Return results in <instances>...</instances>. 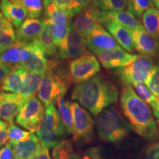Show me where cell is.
<instances>
[{"label": "cell", "instance_id": "6da1fadb", "mask_svg": "<svg viewBox=\"0 0 159 159\" xmlns=\"http://www.w3.org/2000/svg\"><path fill=\"white\" fill-rule=\"evenodd\" d=\"M119 91L112 82L102 75H96L73 89L71 99L77 100L94 116L118 101Z\"/></svg>", "mask_w": 159, "mask_h": 159}, {"label": "cell", "instance_id": "7a4b0ae2", "mask_svg": "<svg viewBox=\"0 0 159 159\" xmlns=\"http://www.w3.org/2000/svg\"><path fill=\"white\" fill-rule=\"evenodd\" d=\"M120 105L131 128L137 134L148 140L158 139V127L152 111L132 86L124 87L120 97Z\"/></svg>", "mask_w": 159, "mask_h": 159}, {"label": "cell", "instance_id": "3957f363", "mask_svg": "<svg viewBox=\"0 0 159 159\" xmlns=\"http://www.w3.org/2000/svg\"><path fill=\"white\" fill-rule=\"evenodd\" d=\"M71 82L70 73H67L60 66V62L55 60L49 61L48 70L38 91L40 101L46 108L55 105L58 98L64 97Z\"/></svg>", "mask_w": 159, "mask_h": 159}, {"label": "cell", "instance_id": "277c9868", "mask_svg": "<svg viewBox=\"0 0 159 159\" xmlns=\"http://www.w3.org/2000/svg\"><path fill=\"white\" fill-rule=\"evenodd\" d=\"M131 127L116 106L105 108L97 118L99 138L105 142L118 143L128 136Z\"/></svg>", "mask_w": 159, "mask_h": 159}, {"label": "cell", "instance_id": "5b68a950", "mask_svg": "<svg viewBox=\"0 0 159 159\" xmlns=\"http://www.w3.org/2000/svg\"><path fill=\"white\" fill-rule=\"evenodd\" d=\"M66 128L63 125L58 111L54 105L47 107L44 116L41 127L36 135L41 144L47 149L55 148L60 143L61 137L65 134Z\"/></svg>", "mask_w": 159, "mask_h": 159}, {"label": "cell", "instance_id": "8992f818", "mask_svg": "<svg viewBox=\"0 0 159 159\" xmlns=\"http://www.w3.org/2000/svg\"><path fill=\"white\" fill-rule=\"evenodd\" d=\"M154 66L152 58L139 55L130 64L115 69L114 74L125 86H132L137 83H144Z\"/></svg>", "mask_w": 159, "mask_h": 159}, {"label": "cell", "instance_id": "52a82bcc", "mask_svg": "<svg viewBox=\"0 0 159 159\" xmlns=\"http://www.w3.org/2000/svg\"><path fill=\"white\" fill-rule=\"evenodd\" d=\"M44 105L35 96L25 103L16 117L17 124L31 133H36L44 116Z\"/></svg>", "mask_w": 159, "mask_h": 159}, {"label": "cell", "instance_id": "ba28073f", "mask_svg": "<svg viewBox=\"0 0 159 159\" xmlns=\"http://www.w3.org/2000/svg\"><path fill=\"white\" fill-rule=\"evenodd\" d=\"M99 71L100 66L97 57L89 52L72 61L69 65V73L73 83L76 84L93 78Z\"/></svg>", "mask_w": 159, "mask_h": 159}, {"label": "cell", "instance_id": "9c48e42d", "mask_svg": "<svg viewBox=\"0 0 159 159\" xmlns=\"http://www.w3.org/2000/svg\"><path fill=\"white\" fill-rule=\"evenodd\" d=\"M51 20L53 36L57 47V57L63 59L66 49V39L71 16L68 11L57 8L48 17Z\"/></svg>", "mask_w": 159, "mask_h": 159}, {"label": "cell", "instance_id": "30bf717a", "mask_svg": "<svg viewBox=\"0 0 159 159\" xmlns=\"http://www.w3.org/2000/svg\"><path fill=\"white\" fill-rule=\"evenodd\" d=\"M71 108L73 118V139L75 142H90L94 126L91 115L77 102L71 103Z\"/></svg>", "mask_w": 159, "mask_h": 159}, {"label": "cell", "instance_id": "8fae6325", "mask_svg": "<svg viewBox=\"0 0 159 159\" xmlns=\"http://www.w3.org/2000/svg\"><path fill=\"white\" fill-rule=\"evenodd\" d=\"M134 48L139 54L150 58H159V41L145 30L141 25L130 30Z\"/></svg>", "mask_w": 159, "mask_h": 159}, {"label": "cell", "instance_id": "7c38bea8", "mask_svg": "<svg viewBox=\"0 0 159 159\" xmlns=\"http://www.w3.org/2000/svg\"><path fill=\"white\" fill-rule=\"evenodd\" d=\"M28 100L21 94L0 91V119L13 124L15 117Z\"/></svg>", "mask_w": 159, "mask_h": 159}, {"label": "cell", "instance_id": "4fadbf2b", "mask_svg": "<svg viewBox=\"0 0 159 159\" xmlns=\"http://www.w3.org/2000/svg\"><path fill=\"white\" fill-rule=\"evenodd\" d=\"M99 11L97 7L91 4L83 8L71 19L73 27L80 35L86 38L99 25Z\"/></svg>", "mask_w": 159, "mask_h": 159}, {"label": "cell", "instance_id": "5bb4252c", "mask_svg": "<svg viewBox=\"0 0 159 159\" xmlns=\"http://www.w3.org/2000/svg\"><path fill=\"white\" fill-rule=\"evenodd\" d=\"M99 62L106 69H119L136 61L139 55L125 51L122 47L102 51L97 54Z\"/></svg>", "mask_w": 159, "mask_h": 159}, {"label": "cell", "instance_id": "9a60e30c", "mask_svg": "<svg viewBox=\"0 0 159 159\" xmlns=\"http://www.w3.org/2000/svg\"><path fill=\"white\" fill-rule=\"evenodd\" d=\"M85 39L87 47L91 52L96 55L102 51L120 47L114 37L101 25L97 26Z\"/></svg>", "mask_w": 159, "mask_h": 159}, {"label": "cell", "instance_id": "2e32d148", "mask_svg": "<svg viewBox=\"0 0 159 159\" xmlns=\"http://www.w3.org/2000/svg\"><path fill=\"white\" fill-rule=\"evenodd\" d=\"M30 47V56L21 66L28 72L45 75L48 70L49 61L46 57V52L39 39L31 41Z\"/></svg>", "mask_w": 159, "mask_h": 159}, {"label": "cell", "instance_id": "e0dca14e", "mask_svg": "<svg viewBox=\"0 0 159 159\" xmlns=\"http://www.w3.org/2000/svg\"><path fill=\"white\" fill-rule=\"evenodd\" d=\"M30 55V42L21 43L16 41V42L2 52L0 55V62L15 66L22 64L29 58Z\"/></svg>", "mask_w": 159, "mask_h": 159}, {"label": "cell", "instance_id": "ac0fdd59", "mask_svg": "<svg viewBox=\"0 0 159 159\" xmlns=\"http://www.w3.org/2000/svg\"><path fill=\"white\" fill-rule=\"evenodd\" d=\"M28 71L21 65L13 67L9 75L5 77L0 85L2 91L20 94L27 85Z\"/></svg>", "mask_w": 159, "mask_h": 159}, {"label": "cell", "instance_id": "d6986e66", "mask_svg": "<svg viewBox=\"0 0 159 159\" xmlns=\"http://www.w3.org/2000/svg\"><path fill=\"white\" fill-rule=\"evenodd\" d=\"M87 49L86 39L80 35L69 22V33L66 39V49L63 59H77L84 55Z\"/></svg>", "mask_w": 159, "mask_h": 159}, {"label": "cell", "instance_id": "ffe728a7", "mask_svg": "<svg viewBox=\"0 0 159 159\" xmlns=\"http://www.w3.org/2000/svg\"><path fill=\"white\" fill-rule=\"evenodd\" d=\"M99 22L105 26L108 23H117L132 30L141 25L139 21L128 11H100Z\"/></svg>", "mask_w": 159, "mask_h": 159}, {"label": "cell", "instance_id": "44dd1931", "mask_svg": "<svg viewBox=\"0 0 159 159\" xmlns=\"http://www.w3.org/2000/svg\"><path fill=\"white\" fill-rule=\"evenodd\" d=\"M11 143L13 145L16 159H32L39 153L43 147L41 141L33 133L27 140Z\"/></svg>", "mask_w": 159, "mask_h": 159}, {"label": "cell", "instance_id": "7402d4cb", "mask_svg": "<svg viewBox=\"0 0 159 159\" xmlns=\"http://www.w3.org/2000/svg\"><path fill=\"white\" fill-rule=\"evenodd\" d=\"M43 19H26L16 31L17 41L30 43L38 39L43 28Z\"/></svg>", "mask_w": 159, "mask_h": 159}, {"label": "cell", "instance_id": "603a6c76", "mask_svg": "<svg viewBox=\"0 0 159 159\" xmlns=\"http://www.w3.org/2000/svg\"><path fill=\"white\" fill-rule=\"evenodd\" d=\"M0 9L6 19L17 29L19 28L27 16L25 7L11 0H2Z\"/></svg>", "mask_w": 159, "mask_h": 159}, {"label": "cell", "instance_id": "cb8c5ba5", "mask_svg": "<svg viewBox=\"0 0 159 159\" xmlns=\"http://www.w3.org/2000/svg\"><path fill=\"white\" fill-rule=\"evenodd\" d=\"M105 27L120 47L129 52H134L135 48L130 29L114 22L107 24Z\"/></svg>", "mask_w": 159, "mask_h": 159}, {"label": "cell", "instance_id": "d4e9b609", "mask_svg": "<svg viewBox=\"0 0 159 159\" xmlns=\"http://www.w3.org/2000/svg\"><path fill=\"white\" fill-rule=\"evenodd\" d=\"M43 28L39 35V40L44 49L46 54L49 56H54L57 54V47L53 36L51 20L47 17H43Z\"/></svg>", "mask_w": 159, "mask_h": 159}, {"label": "cell", "instance_id": "484cf974", "mask_svg": "<svg viewBox=\"0 0 159 159\" xmlns=\"http://www.w3.org/2000/svg\"><path fill=\"white\" fill-rule=\"evenodd\" d=\"M142 26L149 34L159 41V10L151 7L142 16Z\"/></svg>", "mask_w": 159, "mask_h": 159}, {"label": "cell", "instance_id": "4316f807", "mask_svg": "<svg viewBox=\"0 0 159 159\" xmlns=\"http://www.w3.org/2000/svg\"><path fill=\"white\" fill-rule=\"evenodd\" d=\"M58 113L64 125L66 130L69 134H73V118L71 112V102L66 100L63 97H60L57 101Z\"/></svg>", "mask_w": 159, "mask_h": 159}, {"label": "cell", "instance_id": "83f0119b", "mask_svg": "<svg viewBox=\"0 0 159 159\" xmlns=\"http://www.w3.org/2000/svg\"><path fill=\"white\" fill-rule=\"evenodd\" d=\"M43 76H44V75L29 72L27 85L20 94L28 99L34 97L35 93L39 91Z\"/></svg>", "mask_w": 159, "mask_h": 159}, {"label": "cell", "instance_id": "f1b7e54d", "mask_svg": "<svg viewBox=\"0 0 159 159\" xmlns=\"http://www.w3.org/2000/svg\"><path fill=\"white\" fill-rule=\"evenodd\" d=\"M128 0H93L92 5L102 11H124Z\"/></svg>", "mask_w": 159, "mask_h": 159}, {"label": "cell", "instance_id": "f546056e", "mask_svg": "<svg viewBox=\"0 0 159 159\" xmlns=\"http://www.w3.org/2000/svg\"><path fill=\"white\" fill-rule=\"evenodd\" d=\"M25 7L30 19H38L43 11L42 0H11Z\"/></svg>", "mask_w": 159, "mask_h": 159}, {"label": "cell", "instance_id": "4dcf8cb0", "mask_svg": "<svg viewBox=\"0 0 159 159\" xmlns=\"http://www.w3.org/2000/svg\"><path fill=\"white\" fill-rule=\"evenodd\" d=\"M152 0H128V11L139 19L151 7H153Z\"/></svg>", "mask_w": 159, "mask_h": 159}, {"label": "cell", "instance_id": "1f68e13d", "mask_svg": "<svg viewBox=\"0 0 159 159\" xmlns=\"http://www.w3.org/2000/svg\"><path fill=\"white\" fill-rule=\"evenodd\" d=\"M136 94L139 95L141 99H143L145 102L148 103L152 107V109L156 108L157 105V97L151 92L148 87L145 85V83H137L134 85Z\"/></svg>", "mask_w": 159, "mask_h": 159}, {"label": "cell", "instance_id": "d6a6232c", "mask_svg": "<svg viewBox=\"0 0 159 159\" xmlns=\"http://www.w3.org/2000/svg\"><path fill=\"white\" fill-rule=\"evenodd\" d=\"M8 140L10 142L16 143L27 140L30 138L32 133L24 130L14 124H10L7 129Z\"/></svg>", "mask_w": 159, "mask_h": 159}, {"label": "cell", "instance_id": "836d02e7", "mask_svg": "<svg viewBox=\"0 0 159 159\" xmlns=\"http://www.w3.org/2000/svg\"><path fill=\"white\" fill-rule=\"evenodd\" d=\"M72 144L69 141H62L53 149V159H71L72 156Z\"/></svg>", "mask_w": 159, "mask_h": 159}, {"label": "cell", "instance_id": "e575fe53", "mask_svg": "<svg viewBox=\"0 0 159 159\" xmlns=\"http://www.w3.org/2000/svg\"><path fill=\"white\" fill-rule=\"evenodd\" d=\"M16 35L11 23L0 30V47L7 48L16 42Z\"/></svg>", "mask_w": 159, "mask_h": 159}, {"label": "cell", "instance_id": "d590c367", "mask_svg": "<svg viewBox=\"0 0 159 159\" xmlns=\"http://www.w3.org/2000/svg\"><path fill=\"white\" fill-rule=\"evenodd\" d=\"M145 85L156 97H159V66L156 65L149 74Z\"/></svg>", "mask_w": 159, "mask_h": 159}, {"label": "cell", "instance_id": "8d00e7d4", "mask_svg": "<svg viewBox=\"0 0 159 159\" xmlns=\"http://www.w3.org/2000/svg\"><path fill=\"white\" fill-rule=\"evenodd\" d=\"M93 0H73L70 7L67 11L70 13L71 18L80 13L83 8L91 5Z\"/></svg>", "mask_w": 159, "mask_h": 159}, {"label": "cell", "instance_id": "74e56055", "mask_svg": "<svg viewBox=\"0 0 159 159\" xmlns=\"http://www.w3.org/2000/svg\"><path fill=\"white\" fill-rule=\"evenodd\" d=\"M145 154L147 159H159V142L149 145Z\"/></svg>", "mask_w": 159, "mask_h": 159}, {"label": "cell", "instance_id": "f35d334b", "mask_svg": "<svg viewBox=\"0 0 159 159\" xmlns=\"http://www.w3.org/2000/svg\"><path fill=\"white\" fill-rule=\"evenodd\" d=\"M0 159H16L13 145L10 142L0 150Z\"/></svg>", "mask_w": 159, "mask_h": 159}, {"label": "cell", "instance_id": "ab89813d", "mask_svg": "<svg viewBox=\"0 0 159 159\" xmlns=\"http://www.w3.org/2000/svg\"><path fill=\"white\" fill-rule=\"evenodd\" d=\"M7 129H8L7 123L0 119V148L3 145L7 144V141H8Z\"/></svg>", "mask_w": 159, "mask_h": 159}, {"label": "cell", "instance_id": "60d3db41", "mask_svg": "<svg viewBox=\"0 0 159 159\" xmlns=\"http://www.w3.org/2000/svg\"><path fill=\"white\" fill-rule=\"evenodd\" d=\"M83 159H106L101 154L98 148H92L85 152Z\"/></svg>", "mask_w": 159, "mask_h": 159}, {"label": "cell", "instance_id": "b9f144b4", "mask_svg": "<svg viewBox=\"0 0 159 159\" xmlns=\"http://www.w3.org/2000/svg\"><path fill=\"white\" fill-rule=\"evenodd\" d=\"M13 66L0 62V85L3 82L5 77L9 75Z\"/></svg>", "mask_w": 159, "mask_h": 159}, {"label": "cell", "instance_id": "7bdbcfd3", "mask_svg": "<svg viewBox=\"0 0 159 159\" xmlns=\"http://www.w3.org/2000/svg\"><path fill=\"white\" fill-rule=\"evenodd\" d=\"M57 7L63 11H67L72 3L73 0H53Z\"/></svg>", "mask_w": 159, "mask_h": 159}, {"label": "cell", "instance_id": "ee69618b", "mask_svg": "<svg viewBox=\"0 0 159 159\" xmlns=\"http://www.w3.org/2000/svg\"><path fill=\"white\" fill-rule=\"evenodd\" d=\"M32 159H52L49 156V150L43 145L42 149L35 157Z\"/></svg>", "mask_w": 159, "mask_h": 159}, {"label": "cell", "instance_id": "f6af8a7d", "mask_svg": "<svg viewBox=\"0 0 159 159\" xmlns=\"http://www.w3.org/2000/svg\"><path fill=\"white\" fill-rule=\"evenodd\" d=\"M11 22L5 17L2 13H0V30L5 27L8 24Z\"/></svg>", "mask_w": 159, "mask_h": 159}, {"label": "cell", "instance_id": "bcb514c9", "mask_svg": "<svg viewBox=\"0 0 159 159\" xmlns=\"http://www.w3.org/2000/svg\"><path fill=\"white\" fill-rule=\"evenodd\" d=\"M157 99H158V101H157V105H156V108L152 109V111H153L154 116H156L157 119H159V97H157Z\"/></svg>", "mask_w": 159, "mask_h": 159}, {"label": "cell", "instance_id": "7dc6e473", "mask_svg": "<svg viewBox=\"0 0 159 159\" xmlns=\"http://www.w3.org/2000/svg\"><path fill=\"white\" fill-rule=\"evenodd\" d=\"M152 3L154 6H156V8L159 10V0H152Z\"/></svg>", "mask_w": 159, "mask_h": 159}, {"label": "cell", "instance_id": "c3c4849f", "mask_svg": "<svg viewBox=\"0 0 159 159\" xmlns=\"http://www.w3.org/2000/svg\"><path fill=\"white\" fill-rule=\"evenodd\" d=\"M71 159H81V158H80L79 157L77 156V155L72 154V156H71Z\"/></svg>", "mask_w": 159, "mask_h": 159}, {"label": "cell", "instance_id": "681fc988", "mask_svg": "<svg viewBox=\"0 0 159 159\" xmlns=\"http://www.w3.org/2000/svg\"><path fill=\"white\" fill-rule=\"evenodd\" d=\"M6 48H4V47H0V55L2 54V52L5 50Z\"/></svg>", "mask_w": 159, "mask_h": 159}, {"label": "cell", "instance_id": "f907efd6", "mask_svg": "<svg viewBox=\"0 0 159 159\" xmlns=\"http://www.w3.org/2000/svg\"><path fill=\"white\" fill-rule=\"evenodd\" d=\"M158 132H159V119H158Z\"/></svg>", "mask_w": 159, "mask_h": 159}]
</instances>
